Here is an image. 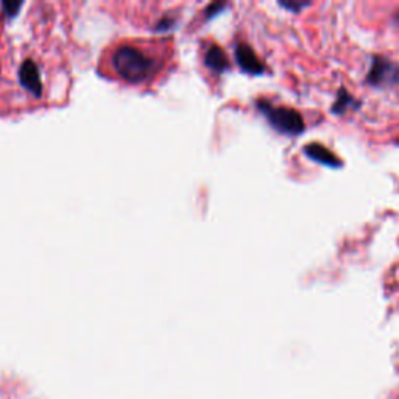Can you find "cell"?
Returning a JSON list of instances; mask_svg holds the SVG:
<instances>
[{
    "instance_id": "obj_1",
    "label": "cell",
    "mask_w": 399,
    "mask_h": 399,
    "mask_svg": "<svg viewBox=\"0 0 399 399\" xmlns=\"http://www.w3.org/2000/svg\"><path fill=\"white\" fill-rule=\"evenodd\" d=\"M112 66L122 79L132 83L149 80L158 72V61L132 45H122L114 52Z\"/></svg>"
},
{
    "instance_id": "obj_2",
    "label": "cell",
    "mask_w": 399,
    "mask_h": 399,
    "mask_svg": "<svg viewBox=\"0 0 399 399\" xmlns=\"http://www.w3.org/2000/svg\"><path fill=\"white\" fill-rule=\"evenodd\" d=\"M258 108L264 114L268 124L281 134L299 136L304 132V119L298 111L286 106H274L267 100H259Z\"/></svg>"
},
{
    "instance_id": "obj_3",
    "label": "cell",
    "mask_w": 399,
    "mask_h": 399,
    "mask_svg": "<svg viewBox=\"0 0 399 399\" xmlns=\"http://www.w3.org/2000/svg\"><path fill=\"white\" fill-rule=\"evenodd\" d=\"M366 83L371 86L399 84V64L382 55H374L371 58L370 71L366 74Z\"/></svg>"
},
{
    "instance_id": "obj_4",
    "label": "cell",
    "mask_w": 399,
    "mask_h": 399,
    "mask_svg": "<svg viewBox=\"0 0 399 399\" xmlns=\"http://www.w3.org/2000/svg\"><path fill=\"white\" fill-rule=\"evenodd\" d=\"M236 59L237 64L241 66L243 72H247L250 75H260L264 71V63L259 59V57L255 53V50L251 49V45L248 44H237L236 47Z\"/></svg>"
},
{
    "instance_id": "obj_5",
    "label": "cell",
    "mask_w": 399,
    "mask_h": 399,
    "mask_svg": "<svg viewBox=\"0 0 399 399\" xmlns=\"http://www.w3.org/2000/svg\"><path fill=\"white\" fill-rule=\"evenodd\" d=\"M19 80L22 86H24L28 92H32V94L36 97H41L42 83H41L40 69H37L35 61L25 59L24 63H22L19 69Z\"/></svg>"
},
{
    "instance_id": "obj_6",
    "label": "cell",
    "mask_w": 399,
    "mask_h": 399,
    "mask_svg": "<svg viewBox=\"0 0 399 399\" xmlns=\"http://www.w3.org/2000/svg\"><path fill=\"white\" fill-rule=\"evenodd\" d=\"M303 151L309 159L317 161V163L321 164V166H326V167H331V168H339V167L343 166L342 159L337 156L335 153H332L331 150L325 147V145H321V144L312 142V144L304 145Z\"/></svg>"
},
{
    "instance_id": "obj_7",
    "label": "cell",
    "mask_w": 399,
    "mask_h": 399,
    "mask_svg": "<svg viewBox=\"0 0 399 399\" xmlns=\"http://www.w3.org/2000/svg\"><path fill=\"white\" fill-rule=\"evenodd\" d=\"M204 64L209 69H212L214 72L221 74L229 69V59L226 57V53L224 52V49L219 47V45H211V47L206 50Z\"/></svg>"
},
{
    "instance_id": "obj_8",
    "label": "cell",
    "mask_w": 399,
    "mask_h": 399,
    "mask_svg": "<svg viewBox=\"0 0 399 399\" xmlns=\"http://www.w3.org/2000/svg\"><path fill=\"white\" fill-rule=\"evenodd\" d=\"M357 106H359L357 100H356L354 97H352L347 89L340 88L339 92H337L335 102H334V105H332L331 111H332L334 114H345L348 110L357 108Z\"/></svg>"
},
{
    "instance_id": "obj_9",
    "label": "cell",
    "mask_w": 399,
    "mask_h": 399,
    "mask_svg": "<svg viewBox=\"0 0 399 399\" xmlns=\"http://www.w3.org/2000/svg\"><path fill=\"white\" fill-rule=\"evenodd\" d=\"M2 8H4L6 16L14 18V16H18L19 10L22 8V4L21 2H13V0H6V2H2Z\"/></svg>"
},
{
    "instance_id": "obj_10",
    "label": "cell",
    "mask_w": 399,
    "mask_h": 399,
    "mask_svg": "<svg viewBox=\"0 0 399 399\" xmlns=\"http://www.w3.org/2000/svg\"><path fill=\"white\" fill-rule=\"evenodd\" d=\"M309 5H311V2H299V0H287V2H279V6H282V8H286V10L294 11V13H299Z\"/></svg>"
},
{
    "instance_id": "obj_11",
    "label": "cell",
    "mask_w": 399,
    "mask_h": 399,
    "mask_svg": "<svg viewBox=\"0 0 399 399\" xmlns=\"http://www.w3.org/2000/svg\"><path fill=\"white\" fill-rule=\"evenodd\" d=\"M226 6V4L224 2H216V4H211L208 8H206V18H212V16H217V14L224 10Z\"/></svg>"
},
{
    "instance_id": "obj_12",
    "label": "cell",
    "mask_w": 399,
    "mask_h": 399,
    "mask_svg": "<svg viewBox=\"0 0 399 399\" xmlns=\"http://www.w3.org/2000/svg\"><path fill=\"white\" fill-rule=\"evenodd\" d=\"M173 24H175V21H173V19H168V18H166V19L161 21L159 24L156 25V30H168V28H172V27H173Z\"/></svg>"
},
{
    "instance_id": "obj_13",
    "label": "cell",
    "mask_w": 399,
    "mask_h": 399,
    "mask_svg": "<svg viewBox=\"0 0 399 399\" xmlns=\"http://www.w3.org/2000/svg\"><path fill=\"white\" fill-rule=\"evenodd\" d=\"M395 21H396V22H398V24H399V13H398V14H396V16H395Z\"/></svg>"
}]
</instances>
